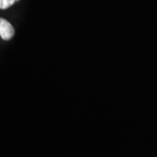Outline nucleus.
Listing matches in <instances>:
<instances>
[{
	"label": "nucleus",
	"mask_w": 157,
	"mask_h": 157,
	"mask_svg": "<svg viewBox=\"0 0 157 157\" xmlns=\"http://www.w3.org/2000/svg\"><path fill=\"white\" fill-rule=\"evenodd\" d=\"M15 34V30L10 23L0 18V37L4 40H10Z\"/></svg>",
	"instance_id": "1"
},
{
	"label": "nucleus",
	"mask_w": 157,
	"mask_h": 157,
	"mask_svg": "<svg viewBox=\"0 0 157 157\" xmlns=\"http://www.w3.org/2000/svg\"><path fill=\"white\" fill-rule=\"evenodd\" d=\"M19 0H0V9L6 10Z\"/></svg>",
	"instance_id": "2"
}]
</instances>
